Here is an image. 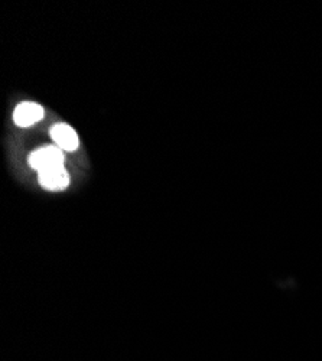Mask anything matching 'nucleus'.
Segmentation results:
<instances>
[{"label":"nucleus","mask_w":322,"mask_h":361,"mask_svg":"<svg viewBox=\"0 0 322 361\" xmlns=\"http://www.w3.org/2000/svg\"><path fill=\"white\" fill-rule=\"evenodd\" d=\"M45 116V111L42 106L36 103H22L15 108L13 113V120L20 127H29L35 123H38Z\"/></svg>","instance_id":"4"},{"label":"nucleus","mask_w":322,"mask_h":361,"mask_svg":"<svg viewBox=\"0 0 322 361\" xmlns=\"http://www.w3.org/2000/svg\"><path fill=\"white\" fill-rule=\"evenodd\" d=\"M51 138L55 145L64 152H74L80 146L76 130L65 123H58L51 129Z\"/></svg>","instance_id":"2"},{"label":"nucleus","mask_w":322,"mask_h":361,"mask_svg":"<svg viewBox=\"0 0 322 361\" xmlns=\"http://www.w3.org/2000/svg\"><path fill=\"white\" fill-rule=\"evenodd\" d=\"M29 165L38 172L64 167V150L58 146H45L29 156Z\"/></svg>","instance_id":"1"},{"label":"nucleus","mask_w":322,"mask_h":361,"mask_svg":"<svg viewBox=\"0 0 322 361\" xmlns=\"http://www.w3.org/2000/svg\"><path fill=\"white\" fill-rule=\"evenodd\" d=\"M39 184L48 191H62L70 185V175L64 167L51 168L39 172Z\"/></svg>","instance_id":"3"}]
</instances>
